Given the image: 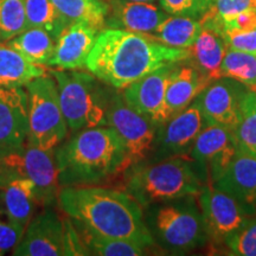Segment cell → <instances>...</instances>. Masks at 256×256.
Masks as SVG:
<instances>
[{
	"mask_svg": "<svg viewBox=\"0 0 256 256\" xmlns=\"http://www.w3.org/2000/svg\"><path fill=\"white\" fill-rule=\"evenodd\" d=\"M28 142V95L23 87L0 88V156Z\"/></svg>",
	"mask_w": 256,
	"mask_h": 256,
	"instance_id": "5bb4252c",
	"label": "cell"
},
{
	"mask_svg": "<svg viewBox=\"0 0 256 256\" xmlns=\"http://www.w3.org/2000/svg\"><path fill=\"white\" fill-rule=\"evenodd\" d=\"M188 57V49L171 48L146 34L110 28L98 34L86 68L108 87L124 89L154 70Z\"/></svg>",
	"mask_w": 256,
	"mask_h": 256,
	"instance_id": "6da1fadb",
	"label": "cell"
},
{
	"mask_svg": "<svg viewBox=\"0 0 256 256\" xmlns=\"http://www.w3.org/2000/svg\"><path fill=\"white\" fill-rule=\"evenodd\" d=\"M126 148L130 166L145 162L151 154L158 124L138 113L121 94H113L107 110V124Z\"/></svg>",
	"mask_w": 256,
	"mask_h": 256,
	"instance_id": "9c48e42d",
	"label": "cell"
},
{
	"mask_svg": "<svg viewBox=\"0 0 256 256\" xmlns=\"http://www.w3.org/2000/svg\"><path fill=\"white\" fill-rule=\"evenodd\" d=\"M102 2H108V0H102ZM112 2V0H110ZM108 4H110V2H108Z\"/></svg>",
	"mask_w": 256,
	"mask_h": 256,
	"instance_id": "ab89813d",
	"label": "cell"
},
{
	"mask_svg": "<svg viewBox=\"0 0 256 256\" xmlns=\"http://www.w3.org/2000/svg\"><path fill=\"white\" fill-rule=\"evenodd\" d=\"M208 124L209 122L194 98L180 113L160 124L151 154L142 162H156L176 156H188L198 136Z\"/></svg>",
	"mask_w": 256,
	"mask_h": 256,
	"instance_id": "30bf717a",
	"label": "cell"
},
{
	"mask_svg": "<svg viewBox=\"0 0 256 256\" xmlns=\"http://www.w3.org/2000/svg\"><path fill=\"white\" fill-rule=\"evenodd\" d=\"M224 244L230 255L256 256V215L250 217Z\"/></svg>",
	"mask_w": 256,
	"mask_h": 256,
	"instance_id": "1f68e13d",
	"label": "cell"
},
{
	"mask_svg": "<svg viewBox=\"0 0 256 256\" xmlns=\"http://www.w3.org/2000/svg\"><path fill=\"white\" fill-rule=\"evenodd\" d=\"M234 134L240 151L256 156V92L254 89L249 88L244 96L241 120Z\"/></svg>",
	"mask_w": 256,
	"mask_h": 256,
	"instance_id": "f546056e",
	"label": "cell"
},
{
	"mask_svg": "<svg viewBox=\"0 0 256 256\" xmlns=\"http://www.w3.org/2000/svg\"><path fill=\"white\" fill-rule=\"evenodd\" d=\"M202 30L188 48L191 60L210 81L220 78V69L228 46L220 34V22L215 14L206 12L200 19Z\"/></svg>",
	"mask_w": 256,
	"mask_h": 256,
	"instance_id": "ac0fdd59",
	"label": "cell"
},
{
	"mask_svg": "<svg viewBox=\"0 0 256 256\" xmlns=\"http://www.w3.org/2000/svg\"><path fill=\"white\" fill-rule=\"evenodd\" d=\"M69 23L83 22L104 30L110 4L102 0H51Z\"/></svg>",
	"mask_w": 256,
	"mask_h": 256,
	"instance_id": "4316f807",
	"label": "cell"
},
{
	"mask_svg": "<svg viewBox=\"0 0 256 256\" xmlns=\"http://www.w3.org/2000/svg\"><path fill=\"white\" fill-rule=\"evenodd\" d=\"M60 188L98 184L130 168L118 134L108 126L86 128L55 148Z\"/></svg>",
	"mask_w": 256,
	"mask_h": 256,
	"instance_id": "3957f363",
	"label": "cell"
},
{
	"mask_svg": "<svg viewBox=\"0 0 256 256\" xmlns=\"http://www.w3.org/2000/svg\"><path fill=\"white\" fill-rule=\"evenodd\" d=\"M58 206L72 222L98 235L156 244L144 218L142 206L126 191L98 186H64Z\"/></svg>",
	"mask_w": 256,
	"mask_h": 256,
	"instance_id": "7a4b0ae2",
	"label": "cell"
},
{
	"mask_svg": "<svg viewBox=\"0 0 256 256\" xmlns=\"http://www.w3.org/2000/svg\"><path fill=\"white\" fill-rule=\"evenodd\" d=\"M200 30V19L188 16L168 14L153 34L146 36L164 46L188 49L194 43Z\"/></svg>",
	"mask_w": 256,
	"mask_h": 256,
	"instance_id": "cb8c5ba5",
	"label": "cell"
},
{
	"mask_svg": "<svg viewBox=\"0 0 256 256\" xmlns=\"http://www.w3.org/2000/svg\"><path fill=\"white\" fill-rule=\"evenodd\" d=\"M255 2H256V0H255Z\"/></svg>",
	"mask_w": 256,
	"mask_h": 256,
	"instance_id": "b9f144b4",
	"label": "cell"
},
{
	"mask_svg": "<svg viewBox=\"0 0 256 256\" xmlns=\"http://www.w3.org/2000/svg\"><path fill=\"white\" fill-rule=\"evenodd\" d=\"M25 11L28 28H44L55 40L70 24L51 0H25Z\"/></svg>",
	"mask_w": 256,
	"mask_h": 256,
	"instance_id": "83f0119b",
	"label": "cell"
},
{
	"mask_svg": "<svg viewBox=\"0 0 256 256\" xmlns=\"http://www.w3.org/2000/svg\"><path fill=\"white\" fill-rule=\"evenodd\" d=\"M106 24L110 28L151 34L168 14L153 2L112 0Z\"/></svg>",
	"mask_w": 256,
	"mask_h": 256,
	"instance_id": "ffe728a7",
	"label": "cell"
},
{
	"mask_svg": "<svg viewBox=\"0 0 256 256\" xmlns=\"http://www.w3.org/2000/svg\"><path fill=\"white\" fill-rule=\"evenodd\" d=\"M198 203L209 241L217 246L224 244L250 217L256 215L255 209L212 185H206L202 188L198 194Z\"/></svg>",
	"mask_w": 256,
	"mask_h": 256,
	"instance_id": "8fae6325",
	"label": "cell"
},
{
	"mask_svg": "<svg viewBox=\"0 0 256 256\" xmlns=\"http://www.w3.org/2000/svg\"><path fill=\"white\" fill-rule=\"evenodd\" d=\"M12 255L60 256L66 255V226L54 210L48 209L28 224Z\"/></svg>",
	"mask_w": 256,
	"mask_h": 256,
	"instance_id": "9a60e30c",
	"label": "cell"
},
{
	"mask_svg": "<svg viewBox=\"0 0 256 256\" xmlns=\"http://www.w3.org/2000/svg\"><path fill=\"white\" fill-rule=\"evenodd\" d=\"M144 218L156 244L171 254H186L209 242L196 194L147 206Z\"/></svg>",
	"mask_w": 256,
	"mask_h": 256,
	"instance_id": "5b68a950",
	"label": "cell"
},
{
	"mask_svg": "<svg viewBox=\"0 0 256 256\" xmlns=\"http://www.w3.org/2000/svg\"><path fill=\"white\" fill-rule=\"evenodd\" d=\"M212 186L256 210V156L238 150L226 174Z\"/></svg>",
	"mask_w": 256,
	"mask_h": 256,
	"instance_id": "7402d4cb",
	"label": "cell"
},
{
	"mask_svg": "<svg viewBox=\"0 0 256 256\" xmlns=\"http://www.w3.org/2000/svg\"><path fill=\"white\" fill-rule=\"evenodd\" d=\"M210 82L212 81L200 72L188 58L174 63L166 87L165 100L168 119L185 110Z\"/></svg>",
	"mask_w": 256,
	"mask_h": 256,
	"instance_id": "d6986e66",
	"label": "cell"
},
{
	"mask_svg": "<svg viewBox=\"0 0 256 256\" xmlns=\"http://www.w3.org/2000/svg\"><path fill=\"white\" fill-rule=\"evenodd\" d=\"M72 223L78 228V235L88 255L140 256L146 254L145 252L147 248L138 244L136 242L98 235V234L92 232L78 223Z\"/></svg>",
	"mask_w": 256,
	"mask_h": 256,
	"instance_id": "484cf974",
	"label": "cell"
},
{
	"mask_svg": "<svg viewBox=\"0 0 256 256\" xmlns=\"http://www.w3.org/2000/svg\"><path fill=\"white\" fill-rule=\"evenodd\" d=\"M160 5L168 14L188 16L196 19H200L210 8L204 0H160Z\"/></svg>",
	"mask_w": 256,
	"mask_h": 256,
	"instance_id": "d6a6232c",
	"label": "cell"
},
{
	"mask_svg": "<svg viewBox=\"0 0 256 256\" xmlns=\"http://www.w3.org/2000/svg\"><path fill=\"white\" fill-rule=\"evenodd\" d=\"M248 90L247 86L236 80L218 78L210 82L196 100L209 124H217L235 132Z\"/></svg>",
	"mask_w": 256,
	"mask_h": 256,
	"instance_id": "4fadbf2b",
	"label": "cell"
},
{
	"mask_svg": "<svg viewBox=\"0 0 256 256\" xmlns=\"http://www.w3.org/2000/svg\"><path fill=\"white\" fill-rule=\"evenodd\" d=\"M100 31L83 22L70 23L56 40L54 55L48 66L60 70L84 68Z\"/></svg>",
	"mask_w": 256,
	"mask_h": 256,
	"instance_id": "e0dca14e",
	"label": "cell"
},
{
	"mask_svg": "<svg viewBox=\"0 0 256 256\" xmlns=\"http://www.w3.org/2000/svg\"><path fill=\"white\" fill-rule=\"evenodd\" d=\"M238 152L232 130L217 124H208L198 136L188 158L202 183L212 185L229 168Z\"/></svg>",
	"mask_w": 256,
	"mask_h": 256,
	"instance_id": "7c38bea8",
	"label": "cell"
},
{
	"mask_svg": "<svg viewBox=\"0 0 256 256\" xmlns=\"http://www.w3.org/2000/svg\"><path fill=\"white\" fill-rule=\"evenodd\" d=\"M20 238L22 235L18 230L8 222L5 215L0 212V256L14 250Z\"/></svg>",
	"mask_w": 256,
	"mask_h": 256,
	"instance_id": "d590c367",
	"label": "cell"
},
{
	"mask_svg": "<svg viewBox=\"0 0 256 256\" xmlns=\"http://www.w3.org/2000/svg\"><path fill=\"white\" fill-rule=\"evenodd\" d=\"M46 72L44 66L30 62L8 43L0 42V88L26 87Z\"/></svg>",
	"mask_w": 256,
	"mask_h": 256,
	"instance_id": "603a6c76",
	"label": "cell"
},
{
	"mask_svg": "<svg viewBox=\"0 0 256 256\" xmlns=\"http://www.w3.org/2000/svg\"><path fill=\"white\" fill-rule=\"evenodd\" d=\"M254 90H255V92H256V88H254Z\"/></svg>",
	"mask_w": 256,
	"mask_h": 256,
	"instance_id": "60d3db41",
	"label": "cell"
},
{
	"mask_svg": "<svg viewBox=\"0 0 256 256\" xmlns=\"http://www.w3.org/2000/svg\"><path fill=\"white\" fill-rule=\"evenodd\" d=\"M124 191L142 209L202 191L204 184L188 156H176L156 162H139L126 172Z\"/></svg>",
	"mask_w": 256,
	"mask_h": 256,
	"instance_id": "277c9868",
	"label": "cell"
},
{
	"mask_svg": "<svg viewBox=\"0 0 256 256\" xmlns=\"http://www.w3.org/2000/svg\"><path fill=\"white\" fill-rule=\"evenodd\" d=\"M58 87L60 104L70 130L107 124V110L112 96L106 83L92 72L76 70H52Z\"/></svg>",
	"mask_w": 256,
	"mask_h": 256,
	"instance_id": "8992f818",
	"label": "cell"
},
{
	"mask_svg": "<svg viewBox=\"0 0 256 256\" xmlns=\"http://www.w3.org/2000/svg\"><path fill=\"white\" fill-rule=\"evenodd\" d=\"M220 78H230L256 88V55L228 48L220 64Z\"/></svg>",
	"mask_w": 256,
	"mask_h": 256,
	"instance_id": "f1b7e54d",
	"label": "cell"
},
{
	"mask_svg": "<svg viewBox=\"0 0 256 256\" xmlns=\"http://www.w3.org/2000/svg\"><path fill=\"white\" fill-rule=\"evenodd\" d=\"M224 28L238 31H250L256 28V8H250L238 14L236 17L223 23Z\"/></svg>",
	"mask_w": 256,
	"mask_h": 256,
	"instance_id": "8d00e7d4",
	"label": "cell"
},
{
	"mask_svg": "<svg viewBox=\"0 0 256 256\" xmlns=\"http://www.w3.org/2000/svg\"><path fill=\"white\" fill-rule=\"evenodd\" d=\"M28 95V144L55 150L68 136V124L60 104L54 76H40L26 86Z\"/></svg>",
	"mask_w": 256,
	"mask_h": 256,
	"instance_id": "52a82bcc",
	"label": "cell"
},
{
	"mask_svg": "<svg viewBox=\"0 0 256 256\" xmlns=\"http://www.w3.org/2000/svg\"><path fill=\"white\" fill-rule=\"evenodd\" d=\"M174 64H168L124 89V98L133 110L158 124L168 120L166 87Z\"/></svg>",
	"mask_w": 256,
	"mask_h": 256,
	"instance_id": "2e32d148",
	"label": "cell"
},
{
	"mask_svg": "<svg viewBox=\"0 0 256 256\" xmlns=\"http://www.w3.org/2000/svg\"><path fill=\"white\" fill-rule=\"evenodd\" d=\"M28 28L25 0H0V42H8Z\"/></svg>",
	"mask_w": 256,
	"mask_h": 256,
	"instance_id": "4dcf8cb0",
	"label": "cell"
},
{
	"mask_svg": "<svg viewBox=\"0 0 256 256\" xmlns=\"http://www.w3.org/2000/svg\"><path fill=\"white\" fill-rule=\"evenodd\" d=\"M223 23L250 8H256L255 0H214L211 6Z\"/></svg>",
	"mask_w": 256,
	"mask_h": 256,
	"instance_id": "e575fe53",
	"label": "cell"
},
{
	"mask_svg": "<svg viewBox=\"0 0 256 256\" xmlns=\"http://www.w3.org/2000/svg\"><path fill=\"white\" fill-rule=\"evenodd\" d=\"M220 34L230 49L256 55V28L250 31H238L222 28Z\"/></svg>",
	"mask_w": 256,
	"mask_h": 256,
	"instance_id": "836d02e7",
	"label": "cell"
},
{
	"mask_svg": "<svg viewBox=\"0 0 256 256\" xmlns=\"http://www.w3.org/2000/svg\"><path fill=\"white\" fill-rule=\"evenodd\" d=\"M204 2H206V4L210 6V8H211V6H212V4H214V0H204Z\"/></svg>",
	"mask_w": 256,
	"mask_h": 256,
	"instance_id": "f35d334b",
	"label": "cell"
},
{
	"mask_svg": "<svg viewBox=\"0 0 256 256\" xmlns=\"http://www.w3.org/2000/svg\"><path fill=\"white\" fill-rule=\"evenodd\" d=\"M14 177L28 178L34 185L37 203L52 206L60 190L55 150H43L26 144L20 151L0 156V184Z\"/></svg>",
	"mask_w": 256,
	"mask_h": 256,
	"instance_id": "ba28073f",
	"label": "cell"
},
{
	"mask_svg": "<svg viewBox=\"0 0 256 256\" xmlns=\"http://www.w3.org/2000/svg\"><path fill=\"white\" fill-rule=\"evenodd\" d=\"M37 200L30 179L14 177L0 184V212L23 236L34 212Z\"/></svg>",
	"mask_w": 256,
	"mask_h": 256,
	"instance_id": "44dd1931",
	"label": "cell"
},
{
	"mask_svg": "<svg viewBox=\"0 0 256 256\" xmlns=\"http://www.w3.org/2000/svg\"><path fill=\"white\" fill-rule=\"evenodd\" d=\"M10 46L32 63L48 66L55 50L56 40L40 28H28L8 42Z\"/></svg>",
	"mask_w": 256,
	"mask_h": 256,
	"instance_id": "d4e9b609",
	"label": "cell"
},
{
	"mask_svg": "<svg viewBox=\"0 0 256 256\" xmlns=\"http://www.w3.org/2000/svg\"><path fill=\"white\" fill-rule=\"evenodd\" d=\"M127 2H154L156 0H127Z\"/></svg>",
	"mask_w": 256,
	"mask_h": 256,
	"instance_id": "74e56055",
	"label": "cell"
}]
</instances>
